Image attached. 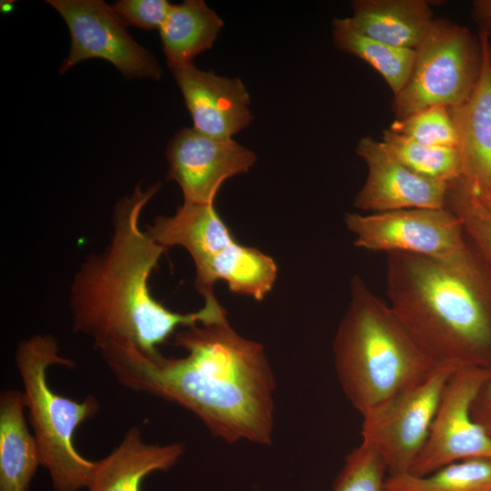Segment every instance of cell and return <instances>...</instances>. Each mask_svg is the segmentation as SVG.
Masks as SVG:
<instances>
[{
  "label": "cell",
  "instance_id": "cell-1",
  "mask_svg": "<svg viewBox=\"0 0 491 491\" xmlns=\"http://www.w3.org/2000/svg\"><path fill=\"white\" fill-rule=\"evenodd\" d=\"M174 344L185 355H146L118 345L99 352L121 386L186 408L212 436L270 445L276 380L261 344L240 336L226 315L176 331Z\"/></svg>",
  "mask_w": 491,
  "mask_h": 491
},
{
  "label": "cell",
  "instance_id": "cell-2",
  "mask_svg": "<svg viewBox=\"0 0 491 491\" xmlns=\"http://www.w3.org/2000/svg\"><path fill=\"white\" fill-rule=\"evenodd\" d=\"M159 188V183L145 190L136 185L130 195L118 201L108 244L87 256L74 276L69 299L73 329L92 338L98 351L119 345L155 355L158 346L180 326L226 315L215 296L205 298L198 311L181 314L151 294L150 276L167 248L142 230L139 221Z\"/></svg>",
  "mask_w": 491,
  "mask_h": 491
},
{
  "label": "cell",
  "instance_id": "cell-3",
  "mask_svg": "<svg viewBox=\"0 0 491 491\" xmlns=\"http://www.w3.org/2000/svg\"><path fill=\"white\" fill-rule=\"evenodd\" d=\"M389 306L438 364L491 368V278L458 275L427 258L386 254Z\"/></svg>",
  "mask_w": 491,
  "mask_h": 491
},
{
  "label": "cell",
  "instance_id": "cell-4",
  "mask_svg": "<svg viewBox=\"0 0 491 491\" xmlns=\"http://www.w3.org/2000/svg\"><path fill=\"white\" fill-rule=\"evenodd\" d=\"M333 354L344 394L362 417L438 365L358 275L351 280L350 300L333 341Z\"/></svg>",
  "mask_w": 491,
  "mask_h": 491
},
{
  "label": "cell",
  "instance_id": "cell-5",
  "mask_svg": "<svg viewBox=\"0 0 491 491\" xmlns=\"http://www.w3.org/2000/svg\"><path fill=\"white\" fill-rule=\"evenodd\" d=\"M15 365L40 465L48 470L54 490L79 491L87 487L95 462L78 453L73 437L82 423L98 413L97 398L90 395L77 402L51 389L47 381L49 366L75 365L59 355L58 343L51 335H35L22 341L16 349Z\"/></svg>",
  "mask_w": 491,
  "mask_h": 491
},
{
  "label": "cell",
  "instance_id": "cell-6",
  "mask_svg": "<svg viewBox=\"0 0 491 491\" xmlns=\"http://www.w3.org/2000/svg\"><path fill=\"white\" fill-rule=\"evenodd\" d=\"M345 224L358 248L416 255L464 276L491 278V267L468 239L459 218L447 207L347 213Z\"/></svg>",
  "mask_w": 491,
  "mask_h": 491
},
{
  "label": "cell",
  "instance_id": "cell-7",
  "mask_svg": "<svg viewBox=\"0 0 491 491\" xmlns=\"http://www.w3.org/2000/svg\"><path fill=\"white\" fill-rule=\"evenodd\" d=\"M415 50L410 76L393 99L396 119L428 106H457L469 99L480 77L482 52L479 38L467 27L435 18Z\"/></svg>",
  "mask_w": 491,
  "mask_h": 491
},
{
  "label": "cell",
  "instance_id": "cell-8",
  "mask_svg": "<svg viewBox=\"0 0 491 491\" xmlns=\"http://www.w3.org/2000/svg\"><path fill=\"white\" fill-rule=\"evenodd\" d=\"M457 368L438 364L380 409L363 417L362 440L381 455L387 476L410 471L427 439L446 383Z\"/></svg>",
  "mask_w": 491,
  "mask_h": 491
},
{
  "label": "cell",
  "instance_id": "cell-9",
  "mask_svg": "<svg viewBox=\"0 0 491 491\" xmlns=\"http://www.w3.org/2000/svg\"><path fill=\"white\" fill-rule=\"evenodd\" d=\"M490 380L488 367H460L453 373L427 439L408 473L425 476L456 461L491 459V437L472 415L476 397Z\"/></svg>",
  "mask_w": 491,
  "mask_h": 491
},
{
  "label": "cell",
  "instance_id": "cell-10",
  "mask_svg": "<svg viewBox=\"0 0 491 491\" xmlns=\"http://www.w3.org/2000/svg\"><path fill=\"white\" fill-rule=\"evenodd\" d=\"M67 25L71 35L68 56L60 74L81 61L101 58L127 78L159 80L162 69L154 55L136 43L112 5L102 0H47Z\"/></svg>",
  "mask_w": 491,
  "mask_h": 491
},
{
  "label": "cell",
  "instance_id": "cell-11",
  "mask_svg": "<svg viewBox=\"0 0 491 491\" xmlns=\"http://www.w3.org/2000/svg\"><path fill=\"white\" fill-rule=\"evenodd\" d=\"M166 158L167 178L179 185L184 202L198 204H214L222 184L248 172L256 162L255 154L233 138L209 136L194 127L176 133Z\"/></svg>",
  "mask_w": 491,
  "mask_h": 491
},
{
  "label": "cell",
  "instance_id": "cell-12",
  "mask_svg": "<svg viewBox=\"0 0 491 491\" xmlns=\"http://www.w3.org/2000/svg\"><path fill=\"white\" fill-rule=\"evenodd\" d=\"M356 154L367 167L354 205L371 214L445 208L450 184L424 177L403 165L382 141L362 137Z\"/></svg>",
  "mask_w": 491,
  "mask_h": 491
},
{
  "label": "cell",
  "instance_id": "cell-13",
  "mask_svg": "<svg viewBox=\"0 0 491 491\" xmlns=\"http://www.w3.org/2000/svg\"><path fill=\"white\" fill-rule=\"evenodd\" d=\"M173 74L198 132L230 139L250 125V95L239 78L217 75L194 64Z\"/></svg>",
  "mask_w": 491,
  "mask_h": 491
},
{
  "label": "cell",
  "instance_id": "cell-14",
  "mask_svg": "<svg viewBox=\"0 0 491 491\" xmlns=\"http://www.w3.org/2000/svg\"><path fill=\"white\" fill-rule=\"evenodd\" d=\"M478 38L482 67L477 85L467 101L449 107L463 162L460 180L477 198L491 184V44L483 32Z\"/></svg>",
  "mask_w": 491,
  "mask_h": 491
},
{
  "label": "cell",
  "instance_id": "cell-15",
  "mask_svg": "<svg viewBox=\"0 0 491 491\" xmlns=\"http://www.w3.org/2000/svg\"><path fill=\"white\" fill-rule=\"evenodd\" d=\"M147 235L168 249L180 246L195 266V276L204 273L235 243L214 204L184 202L170 216L159 215L146 226Z\"/></svg>",
  "mask_w": 491,
  "mask_h": 491
},
{
  "label": "cell",
  "instance_id": "cell-16",
  "mask_svg": "<svg viewBox=\"0 0 491 491\" xmlns=\"http://www.w3.org/2000/svg\"><path fill=\"white\" fill-rule=\"evenodd\" d=\"M184 452L181 443H145L140 429L134 426L109 455L95 462L87 491H141L146 476L170 469Z\"/></svg>",
  "mask_w": 491,
  "mask_h": 491
},
{
  "label": "cell",
  "instance_id": "cell-17",
  "mask_svg": "<svg viewBox=\"0 0 491 491\" xmlns=\"http://www.w3.org/2000/svg\"><path fill=\"white\" fill-rule=\"evenodd\" d=\"M431 5L427 0H356L346 19L366 36L415 50L435 20Z\"/></svg>",
  "mask_w": 491,
  "mask_h": 491
},
{
  "label": "cell",
  "instance_id": "cell-18",
  "mask_svg": "<svg viewBox=\"0 0 491 491\" xmlns=\"http://www.w3.org/2000/svg\"><path fill=\"white\" fill-rule=\"evenodd\" d=\"M23 391L0 394V491H28L40 465L38 446L27 427Z\"/></svg>",
  "mask_w": 491,
  "mask_h": 491
},
{
  "label": "cell",
  "instance_id": "cell-19",
  "mask_svg": "<svg viewBox=\"0 0 491 491\" xmlns=\"http://www.w3.org/2000/svg\"><path fill=\"white\" fill-rule=\"evenodd\" d=\"M223 26L222 18L203 0L172 5L159 29L172 73L192 65L197 55L210 49Z\"/></svg>",
  "mask_w": 491,
  "mask_h": 491
},
{
  "label": "cell",
  "instance_id": "cell-20",
  "mask_svg": "<svg viewBox=\"0 0 491 491\" xmlns=\"http://www.w3.org/2000/svg\"><path fill=\"white\" fill-rule=\"evenodd\" d=\"M335 46L367 63L386 81L394 96L407 82L416 57V50L399 48L366 36L351 27L346 17L332 23Z\"/></svg>",
  "mask_w": 491,
  "mask_h": 491
},
{
  "label": "cell",
  "instance_id": "cell-21",
  "mask_svg": "<svg viewBox=\"0 0 491 491\" xmlns=\"http://www.w3.org/2000/svg\"><path fill=\"white\" fill-rule=\"evenodd\" d=\"M385 491H491V459L456 461L425 476H387Z\"/></svg>",
  "mask_w": 491,
  "mask_h": 491
},
{
  "label": "cell",
  "instance_id": "cell-22",
  "mask_svg": "<svg viewBox=\"0 0 491 491\" xmlns=\"http://www.w3.org/2000/svg\"><path fill=\"white\" fill-rule=\"evenodd\" d=\"M382 143L403 165L424 177L453 183L462 177L463 162L458 147L431 146L384 130Z\"/></svg>",
  "mask_w": 491,
  "mask_h": 491
},
{
  "label": "cell",
  "instance_id": "cell-23",
  "mask_svg": "<svg viewBox=\"0 0 491 491\" xmlns=\"http://www.w3.org/2000/svg\"><path fill=\"white\" fill-rule=\"evenodd\" d=\"M389 129L426 145L458 147L459 145L457 129L447 106L420 109L406 117L395 119Z\"/></svg>",
  "mask_w": 491,
  "mask_h": 491
},
{
  "label": "cell",
  "instance_id": "cell-24",
  "mask_svg": "<svg viewBox=\"0 0 491 491\" xmlns=\"http://www.w3.org/2000/svg\"><path fill=\"white\" fill-rule=\"evenodd\" d=\"M460 220L470 242L491 267V215L458 179L450 184L446 204Z\"/></svg>",
  "mask_w": 491,
  "mask_h": 491
},
{
  "label": "cell",
  "instance_id": "cell-25",
  "mask_svg": "<svg viewBox=\"0 0 491 491\" xmlns=\"http://www.w3.org/2000/svg\"><path fill=\"white\" fill-rule=\"evenodd\" d=\"M386 465L369 443L362 440L346 458L333 491H385Z\"/></svg>",
  "mask_w": 491,
  "mask_h": 491
},
{
  "label": "cell",
  "instance_id": "cell-26",
  "mask_svg": "<svg viewBox=\"0 0 491 491\" xmlns=\"http://www.w3.org/2000/svg\"><path fill=\"white\" fill-rule=\"evenodd\" d=\"M171 5L166 0H120L112 7L125 25L159 30Z\"/></svg>",
  "mask_w": 491,
  "mask_h": 491
},
{
  "label": "cell",
  "instance_id": "cell-27",
  "mask_svg": "<svg viewBox=\"0 0 491 491\" xmlns=\"http://www.w3.org/2000/svg\"><path fill=\"white\" fill-rule=\"evenodd\" d=\"M472 415L474 420L491 437V380L483 386L476 397Z\"/></svg>",
  "mask_w": 491,
  "mask_h": 491
},
{
  "label": "cell",
  "instance_id": "cell-28",
  "mask_svg": "<svg viewBox=\"0 0 491 491\" xmlns=\"http://www.w3.org/2000/svg\"><path fill=\"white\" fill-rule=\"evenodd\" d=\"M472 18L483 32L491 37V0H475L472 3Z\"/></svg>",
  "mask_w": 491,
  "mask_h": 491
},
{
  "label": "cell",
  "instance_id": "cell-29",
  "mask_svg": "<svg viewBox=\"0 0 491 491\" xmlns=\"http://www.w3.org/2000/svg\"><path fill=\"white\" fill-rule=\"evenodd\" d=\"M477 199L485 210L491 215V184Z\"/></svg>",
  "mask_w": 491,
  "mask_h": 491
},
{
  "label": "cell",
  "instance_id": "cell-30",
  "mask_svg": "<svg viewBox=\"0 0 491 491\" xmlns=\"http://www.w3.org/2000/svg\"><path fill=\"white\" fill-rule=\"evenodd\" d=\"M490 50H491V46H490Z\"/></svg>",
  "mask_w": 491,
  "mask_h": 491
}]
</instances>
